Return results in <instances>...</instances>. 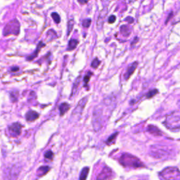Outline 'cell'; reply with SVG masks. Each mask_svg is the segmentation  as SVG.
<instances>
[{"label":"cell","instance_id":"obj_20","mask_svg":"<svg viewBox=\"0 0 180 180\" xmlns=\"http://www.w3.org/2000/svg\"><path fill=\"white\" fill-rule=\"evenodd\" d=\"M80 77H79L77 78V80H76L75 84H74V85H73V91H72V94H71V96H73V94H74V93H75V91H76V92H77V88H78V87H79V85H80Z\"/></svg>","mask_w":180,"mask_h":180},{"label":"cell","instance_id":"obj_26","mask_svg":"<svg viewBox=\"0 0 180 180\" xmlns=\"http://www.w3.org/2000/svg\"><path fill=\"white\" fill-rule=\"evenodd\" d=\"M91 24V20L90 19H85L82 22V25L85 27H89Z\"/></svg>","mask_w":180,"mask_h":180},{"label":"cell","instance_id":"obj_2","mask_svg":"<svg viewBox=\"0 0 180 180\" xmlns=\"http://www.w3.org/2000/svg\"><path fill=\"white\" fill-rule=\"evenodd\" d=\"M164 125L170 130H177L180 129V114L173 112L166 117L163 123Z\"/></svg>","mask_w":180,"mask_h":180},{"label":"cell","instance_id":"obj_9","mask_svg":"<svg viewBox=\"0 0 180 180\" xmlns=\"http://www.w3.org/2000/svg\"><path fill=\"white\" fill-rule=\"evenodd\" d=\"M39 113H37L36 111H30L26 113L25 115V118L27 122H33L35 120L39 118Z\"/></svg>","mask_w":180,"mask_h":180},{"label":"cell","instance_id":"obj_28","mask_svg":"<svg viewBox=\"0 0 180 180\" xmlns=\"http://www.w3.org/2000/svg\"><path fill=\"white\" fill-rule=\"evenodd\" d=\"M115 21V16H110L108 19V23H113Z\"/></svg>","mask_w":180,"mask_h":180},{"label":"cell","instance_id":"obj_8","mask_svg":"<svg viewBox=\"0 0 180 180\" xmlns=\"http://www.w3.org/2000/svg\"><path fill=\"white\" fill-rule=\"evenodd\" d=\"M113 177V172L111 170L108 168H105L103 169L99 175L97 177L98 179H111Z\"/></svg>","mask_w":180,"mask_h":180},{"label":"cell","instance_id":"obj_14","mask_svg":"<svg viewBox=\"0 0 180 180\" xmlns=\"http://www.w3.org/2000/svg\"><path fill=\"white\" fill-rule=\"evenodd\" d=\"M49 171V167H48V166L40 167L37 170V175L39 177L45 175V174H46Z\"/></svg>","mask_w":180,"mask_h":180},{"label":"cell","instance_id":"obj_7","mask_svg":"<svg viewBox=\"0 0 180 180\" xmlns=\"http://www.w3.org/2000/svg\"><path fill=\"white\" fill-rule=\"evenodd\" d=\"M87 100H88L87 96H86V97L83 98L82 99H81L79 101V103H77V105L76 106V108L74 109V111H73V114H76V115H77V114H80L82 113L83 110H84L86 104H87Z\"/></svg>","mask_w":180,"mask_h":180},{"label":"cell","instance_id":"obj_24","mask_svg":"<svg viewBox=\"0 0 180 180\" xmlns=\"http://www.w3.org/2000/svg\"><path fill=\"white\" fill-rule=\"evenodd\" d=\"M53 156H54V153H52L51 151H47L46 153L44 154V158L46 159H49V160H52Z\"/></svg>","mask_w":180,"mask_h":180},{"label":"cell","instance_id":"obj_15","mask_svg":"<svg viewBox=\"0 0 180 180\" xmlns=\"http://www.w3.org/2000/svg\"><path fill=\"white\" fill-rule=\"evenodd\" d=\"M77 44H78V41L77 40H75V39L70 40L69 41V43H68V46L67 48V50L68 51H72L73 49H75L76 47H77Z\"/></svg>","mask_w":180,"mask_h":180},{"label":"cell","instance_id":"obj_27","mask_svg":"<svg viewBox=\"0 0 180 180\" xmlns=\"http://www.w3.org/2000/svg\"><path fill=\"white\" fill-rule=\"evenodd\" d=\"M18 95H19V94H17L16 95H15L14 94V92H12L11 93V100L14 101V102H15L17 100V98H18Z\"/></svg>","mask_w":180,"mask_h":180},{"label":"cell","instance_id":"obj_22","mask_svg":"<svg viewBox=\"0 0 180 180\" xmlns=\"http://www.w3.org/2000/svg\"><path fill=\"white\" fill-rule=\"evenodd\" d=\"M73 25H74V23H73V20H71V21H70L69 22H68V35H69L70 32L72 31L73 27Z\"/></svg>","mask_w":180,"mask_h":180},{"label":"cell","instance_id":"obj_23","mask_svg":"<svg viewBox=\"0 0 180 180\" xmlns=\"http://www.w3.org/2000/svg\"><path fill=\"white\" fill-rule=\"evenodd\" d=\"M158 90H151V91H150V92H149V94H148L146 95V98H151V97H153V96H155L157 93H158Z\"/></svg>","mask_w":180,"mask_h":180},{"label":"cell","instance_id":"obj_6","mask_svg":"<svg viewBox=\"0 0 180 180\" xmlns=\"http://www.w3.org/2000/svg\"><path fill=\"white\" fill-rule=\"evenodd\" d=\"M21 129L22 126L20 123H13L11 125L9 126V130L10 132L13 136H18L20 134H21Z\"/></svg>","mask_w":180,"mask_h":180},{"label":"cell","instance_id":"obj_25","mask_svg":"<svg viewBox=\"0 0 180 180\" xmlns=\"http://www.w3.org/2000/svg\"><path fill=\"white\" fill-rule=\"evenodd\" d=\"M100 64V61L98 60V59H96L93 61L92 63V67L94 68H96Z\"/></svg>","mask_w":180,"mask_h":180},{"label":"cell","instance_id":"obj_3","mask_svg":"<svg viewBox=\"0 0 180 180\" xmlns=\"http://www.w3.org/2000/svg\"><path fill=\"white\" fill-rule=\"evenodd\" d=\"M159 177L163 179H180V171L177 168L170 167L159 173Z\"/></svg>","mask_w":180,"mask_h":180},{"label":"cell","instance_id":"obj_30","mask_svg":"<svg viewBox=\"0 0 180 180\" xmlns=\"http://www.w3.org/2000/svg\"><path fill=\"white\" fill-rule=\"evenodd\" d=\"M19 68L18 67H13L11 68V70H12V71H18V70H19Z\"/></svg>","mask_w":180,"mask_h":180},{"label":"cell","instance_id":"obj_5","mask_svg":"<svg viewBox=\"0 0 180 180\" xmlns=\"http://www.w3.org/2000/svg\"><path fill=\"white\" fill-rule=\"evenodd\" d=\"M20 31V24L19 22L16 19L10 21L9 23H7L4 30V36L7 35H18Z\"/></svg>","mask_w":180,"mask_h":180},{"label":"cell","instance_id":"obj_31","mask_svg":"<svg viewBox=\"0 0 180 180\" xmlns=\"http://www.w3.org/2000/svg\"><path fill=\"white\" fill-rule=\"evenodd\" d=\"M177 104H178V106H179V107L180 108V100L178 101V103H177Z\"/></svg>","mask_w":180,"mask_h":180},{"label":"cell","instance_id":"obj_29","mask_svg":"<svg viewBox=\"0 0 180 180\" xmlns=\"http://www.w3.org/2000/svg\"><path fill=\"white\" fill-rule=\"evenodd\" d=\"M77 1L81 4H87L90 0H77Z\"/></svg>","mask_w":180,"mask_h":180},{"label":"cell","instance_id":"obj_1","mask_svg":"<svg viewBox=\"0 0 180 180\" xmlns=\"http://www.w3.org/2000/svg\"><path fill=\"white\" fill-rule=\"evenodd\" d=\"M120 163L125 168H139L144 167V165L140 160L129 153H124L121 156Z\"/></svg>","mask_w":180,"mask_h":180},{"label":"cell","instance_id":"obj_4","mask_svg":"<svg viewBox=\"0 0 180 180\" xmlns=\"http://www.w3.org/2000/svg\"><path fill=\"white\" fill-rule=\"evenodd\" d=\"M151 154L155 158L163 159L165 158H168L170 156V152L165 146L153 145L151 148Z\"/></svg>","mask_w":180,"mask_h":180},{"label":"cell","instance_id":"obj_12","mask_svg":"<svg viewBox=\"0 0 180 180\" xmlns=\"http://www.w3.org/2000/svg\"><path fill=\"white\" fill-rule=\"evenodd\" d=\"M147 131L149 132V133H151L152 134L155 136H161L162 132L159 130L158 128H157L156 127L153 126V125H149L147 128Z\"/></svg>","mask_w":180,"mask_h":180},{"label":"cell","instance_id":"obj_11","mask_svg":"<svg viewBox=\"0 0 180 180\" xmlns=\"http://www.w3.org/2000/svg\"><path fill=\"white\" fill-rule=\"evenodd\" d=\"M44 46H45V44H44V43H43L42 42H40L39 44H38L37 48L36 49H35V52L32 55H30L29 57L27 58V61H32V60H33L35 57H37V56L38 55V54H39L40 50L43 47H44Z\"/></svg>","mask_w":180,"mask_h":180},{"label":"cell","instance_id":"obj_21","mask_svg":"<svg viewBox=\"0 0 180 180\" xmlns=\"http://www.w3.org/2000/svg\"><path fill=\"white\" fill-rule=\"evenodd\" d=\"M52 16L53 18V19L54 20V21L57 23H60V16H59V15L57 14V13H53V14H52Z\"/></svg>","mask_w":180,"mask_h":180},{"label":"cell","instance_id":"obj_19","mask_svg":"<svg viewBox=\"0 0 180 180\" xmlns=\"http://www.w3.org/2000/svg\"><path fill=\"white\" fill-rule=\"evenodd\" d=\"M118 134V132L113 134L112 135H111L110 137L107 139V141H106V144H107L108 145H110V144H112L113 143H114V141H115V139L116 138V136H117Z\"/></svg>","mask_w":180,"mask_h":180},{"label":"cell","instance_id":"obj_13","mask_svg":"<svg viewBox=\"0 0 180 180\" xmlns=\"http://www.w3.org/2000/svg\"><path fill=\"white\" fill-rule=\"evenodd\" d=\"M70 109V105L67 103H63L59 106V111H60V115L63 116L64 114L68 112Z\"/></svg>","mask_w":180,"mask_h":180},{"label":"cell","instance_id":"obj_10","mask_svg":"<svg viewBox=\"0 0 180 180\" xmlns=\"http://www.w3.org/2000/svg\"><path fill=\"white\" fill-rule=\"evenodd\" d=\"M137 65H138V63L137 62H134V63H132V64H131L130 66H129L128 69V70H127V72H126V74L125 75L126 80L129 79V77H130V76L133 74L134 72V70H136V67H137Z\"/></svg>","mask_w":180,"mask_h":180},{"label":"cell","instance_id":"obj_16","mask_svg":"<svg viewBox=\"0 0 180 180\" xmlns=\"http://www.w3.org/2000/svg\"><path fill=\"white\" fill-rule=\"evenodd\" d=\"M120 32L121 33L123 34V35L125 37H128L130 35L131 31L130 27H129L128 25H123L120 28Z\"/></svg>","mask_w":180,"mask_h":180},{"label":"cell","instance_id":"obj_18","mask_svg":"<svg viewBox=\"0 0 180 180\" xmlns=\"http://www.w3.org/2000/svg\"><path fill=\"white\" fill-rule=\"evenodd\" d=\"M92 73L91 71H89L88 73H87V74L85 75V77H84L85 87H87V85H88V83L90 80V78H91V77H92Z\"/></svg>","mask_w":180,"mask_h":180},{"label":"cell","instance_id":"obj_17","mask_svg":"<svg viewBox=\"0 0 180 180\" xmlns=\"http://www.w3.org/2000/svg\"><path fill=\"white\" fill-rule=\"evenodd\" d=\"M89 171H90V168H84V169H83L82 172H81V174H80V180H85V179H87Z\"/></svg>","mask_w":180,"mask_h":180}]
</instances>
